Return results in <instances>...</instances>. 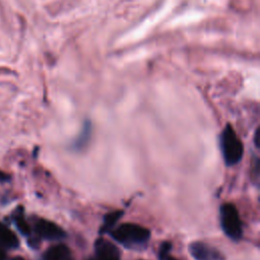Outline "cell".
<instances>
[{
  "label": "cell",
  "mask_w": 260,
  "mask_h": 260,
  "mask_svg": "<svg viewBox=\"0 0 260 260\" xmlns=\"http://www.w3.org/2000/svg\"><path fill=\"white\" fill-rule=\"evenodd\" d=\"M109 235L125 248L136 250L146 247L150 238L148 229L132 222H126L113 229Z\"/></svg>",
  "instance_id": "6da1fadb"
},
{
  "label": "cell",
  "mask_w": 260,
  "mask_h": 260,
  "mask_svg": "<svg viewBox=\"0 0 260 260\" xmlns=\"http://www.w3.org/2000/svg\"><path fill=\"white\" fill-rule=\"evenodd\" d=\"M220 149L225 166L232 167L241 161L244 155V146L234 128L226 124L220 134Z\"/></svg>",
  "instance_id": "7a4b0ae2"
},
{
  "label": "cell",
  "mask_w": 260,
  "mask_h": 260,
  "mask_svg": "<svg viewBox=\"0 0 260 260\" xmlns=\"http://www.w3.org/2000/svg\"><path fill=\"white\" fill-rule=\"evenodd\" d=\"M220 226L225 234L233 241H239L243 236L242 221L237 207L230 202L223 203L219 208Z\"/></svg>",
  "instance_id": "3957f363"
},
{
  "label": "cell",
  "mask_w": 260,
  "mask_h": 260,
  "mask_svg": "<svg viewBox=\"0 0 260 260\" xmlns=\"http://www.w3.org/2000/svg\"><path fill=\"white\" fill-rule=\"evenodd\" d=\"M189 252L195 260H225V256L217 248L204 242H192Z\"/></svg>",
  "instance_id": "277c9868"
},
{
  "label": "cell",
  "mask_w": 260,
  "mask_h": 260,
  "mask_svg": "<svg viewBox=\"0 0 260 260\" xmlns=\"http://www.w3.org/2000/svg\"><path fill=\"white\" fill-rule=\"evenodd\" d=\"M37 233L46 240L49 241H58L62 240L66 237L65 231L58 225L57 223L47 220V219H39L36 224Z\"/></svg>",
  "instance_id": "5b68a950"
},
{
  "label": "cell",
  "mask_w": 260,
  "mask_h": 260,
  "mask_svg": "<svg viewBox=\"0 0 260 260\" xmlns=\"http://www.w3.org/2000/svg\"><path fill=\"white\" fill-rule=\"evenodd\" d=\"M94 254L98 260H121L120 251L116 245L104 238H99L94 242Z\"/></svg>",
  "instance_id": "8992f818"
},
{
  "label": "cell",
  "mask_w": 260,
  "mask_h": 260,
  "mask_svg": "<svg viewBox=\"0 0 260 260\" xmlns=\"http://www.w3.org/2000/svg\"><path fill=\"white\" fill-rule=\"evenodd\" d=\"M43 260H74L70 249L64 244L50 247L43 255Z\"/></svg>",
  "instance_id": "52a82bcc"
},
{
  "label": "cell",
  "mask_w": 260,
  "mask_h": 260,
  "mask_svg": "<svg viewBox=\"0 0 260 260\" xmlns=\"http://www.w3.org/2000/svg\"><path fill=\"white\" fill-rule=\"evenodd\" d=\"M91 132H92L91 124L89 121H86L83 124L82 129H81L80 133L78 134V136L71 143V148L75 151H81V150L85 149L90 141Z\"/></svg>",
  "instance_id": "ba28073f"
},
{
  "label": "cell",
  "mask_w": 260,
  "mask_h": 260,
  "mask_svg": "<svg viewBox=\"0 0 260 260\" xmlns=\"http://www.w3.org/2000/svg\"><path fill=\"white\" fill-rule=\"evenodd\" d=\"M123 215L122 210H114L112 212H109L105 215L103 224L100 228V234H109L115 226V224L118 222V220Z\"/></svg>",
  "instance_id": "9c48e42d"
},
{
  "label": "cell",
  "mask_w": 260,
  "mask_h": 260,
  "mask_svg": "<svg viewBox=\"0 0 260 260\" xmlns=\"http://www.w3.org/2000/svg\"><path fill=\"white\" fill-rule=\"evenodd\" d=\"M0 245L8 248H16L18 246L17 237L6 225L0 222Z\"/></svg>",
  "instance_id": "30bf717a"
},
{
  "label": "cell",
  "mask_w": 260,
  "mask_h": 260,
  "mask_svg": "<svg viewBox=\"0 0 260 260\" xmlns=\"http://www.w3.org/2000/svg\"><path fill=\"white\" fill-rule=\"evenodd\" d=\"M172 249V244L170 242H162L159 247L158 252V260H177L175 257H173L170 252Z\"/></svg>",
  "instance_id": "8fae6325"
},
{
  "label": "cell",
  "mask_w": 260,
  "mask_h": 260,
  "mask_svg": "<svg viewBox=\"0 0 260 260\" xmlns=\"http://www.w3.org/2000/svg\"><path fill=\"white\" fill-rule=\"evenodd\" d=\"M16 222H17V223H16V224H17V228L19 229V231H20L22 234H24V235L29 234V226H28V224L26 223V221H25L22 217L18 218Z\"/></svg>",
  "instance_id": "7c38bea8"
},
{
  "label": "cell",
  "mask_w": 260,
  "mask_h": 260,
  "mask_svg": "<svg viewBox=\"0 0 260 260\" xmlns=\"http://www.w3.org/2000/svg\"><path fill=\"white\" fill-rule=\"evenodd\" d=\"M258 138H259V129H257L256 131H255V135H254V143H255V146L258 148V146H259V140H258Z\"/></svg>",
  "instance_id": "4fadbf2b"
},
{
  "label": "cell",
  "mask_w": 260,
  "mask_h": 260,
  "mask_svg": "<svg viewBox=\"0 0 260 260\" xmlns=\"http://www.w3.org/2000/svg\"><path fill=\"white\" fill-rule=\"evenodd\" d=\"M0 260H6V255L1 248H0Z\"/></svg>",
  "instance_id": "5bb4252c"
},
{
  "label": "cell",
  "mask_w": 260,
  "mask_h": 260,
  "mask_svg": "<svg viewBox=\"0 0 260 260\" xmlns=\"http://www.w3.org/2000/svg\"><path fill=\"white\" fill-rule=\"evenodd\" d=\"M13 260H25V259H23L22 257H15Z\"/></svg>",
  "instance_id": "9a60e30c"
},
{
  "label": "cell",
  "mask_w": 260,
  "mask_h": 260,
  "mask_svg": "<svg viewBox=\"0 0 260 260\" xmlns=\"http://www.w3.org/2000/svg\"><path fill=\"white\" fill-rule=\"evenodd\" d=\"M88 260H98V259L96 258H89Z\"/></svg>",
  "instance_id": "2e32d148"
}]
</instances>
